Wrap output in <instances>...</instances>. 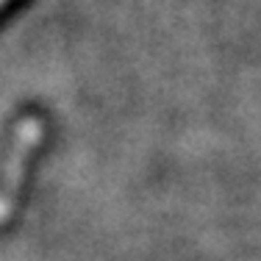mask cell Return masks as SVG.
<instances>
[{
	"mask_svg": "<svg viewBox=\"0 0 261 261\" xmlns=\"http://www.w3.org/2000/svg\"><path fill=\"white\" fill-rule=\"evenodd\" d=\"M39 136H42V125L36 120H25L20 125V130H17L14 147H11L9 161H6V170H3V178H0V222H6V217L11 214L17 197H20L28 156H31V150L36 147Z\"/></svg>",
	"mask_w": 261,
	"mask_h": 261,
	"instance_id": "6da1fadb",
	"label": "cell"
},
{
	"mask_svg": "<svg viewBox=\"0 0 261 261\" xmlns=\"http://www.w3.org/2000/svg\"><path fill=\"white\" fill-rule=\"evenodd\" d=\"M3 3H6V0H0V6H3Z\"/></svg>",
	"mask_w": 261,
	"mask_h": 261,
	"instance_id": "7a4b0ae2",
	"label": "cell"
}]
</instances>
